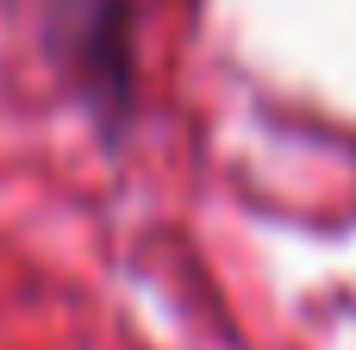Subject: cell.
Listing matches in <instances>:
<instances>
[{"mask_svg":"<svg viewBox=\"0 0 356 350\" xmlns=\"http://www.w3.org/2000/svg\"><path fill=\"white\" fill-rule=\"evenodd\" d=\"M38 19L44 56L94 106H125L131 94V0H19Z\"/></svg>","mask_w":356,"mask_h":350,"instance_id":"cell-1","label":"cell"}]
</instances>
